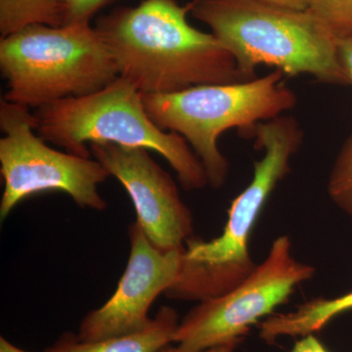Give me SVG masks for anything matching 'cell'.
Returning <instances> with one entry per match:
<instances>
[{
	"instance_id": "5b68a950",
	"label": "cell",
	"mask_w": 352,
	"mask_h": 352,
	"mask_svg": "<svg viewBox=\"0 0 352 352\" xmlns=\"http://www.w3.org/2000/svg\"><path fill=\"white\" fill-rule=\"evenodd\" d=\"M4 100L27 109L95 94L119 78L107 45L90 25H31L1 38Z\"/></svg>"
},
{
	"instance_id": "8fae6325",
	"label": "cell",
	"mask_w": 352,
	"mask_h": 352,
	"mask_svg": "<svg viewBox=\"0 0 352 352\" xmlns=\"http://www.w3.org/2000/svg\"><path fill=\"white\" fill-rule=\"evenodd\" d=\"M179 322L175 309L163 307L138 332L97 342H82L78 335L67 332L44 352H157L173 342Z\"/></svg>"
},
{
	"instance_id": "e0dca14e",
	"label": "cell",
	"mask_w": 352,
	"mask_h": 352,
	"mask_svg": "<svg viewBox=\"0 0 352 352\" xmlns=\"http://www.w3.org/2000/svg\"><path fill=\"white\" fill-rule=\"evenodd\" d=\"M337 45L340 64L352 85V36L338 38Z\"/></svg>"
},
{
	"instance_id": "44dd1931",
	"label": "cell",
	"mask_w": 352,
	"mask_h": 352,
	"mask_svg": "<svg viewBox=\"0 0 352 352\" xmlns=\"http://www.w3.org/2000/svg\"><path fill=\"white\" fill-rule=\"evenodd\" d=\"M0 352H29L23 351V349H19L16 346H14L13 344H11L10 342H8L6 339V338L1 337L0 338Z\"/></svg>"
},
{
	"instance_id": "277c9868",
	"label": "cell",
	"mask_w": 352,
	"mask_h": 352,
	"mask_svg": "<svg viewBox=\"0 0 352 352\" xmlns=\"http://www.w3.org/2000/svg\"><path fill=\"white\" fill-rule=\"evenodd\" d=\"M36 131L45 142L69 154L91 157V143H113L155 151L166 159L187 191L208 184L207 173L187 141L153 122L143 94L119 76L107 87L36 109Z\"/></svg>"
},
{
	"instance_id": "ffe728a7",
	"label": "cell",
	"mask_w": 352,
	"mask_h": 352,
	"mask_svg": "<svg viewBox=\"0 0 352 352\" xmlns=\"http://www.w3.org/2000/svg\"><path fill=\"white\" fill-rule=\"evenodd\" d=\"M266 3L286 7V8L296 9V10H307L309 0H259Z\"/></svg>"
},
{
	"instance_id": "d6986e66",
	"label": "cell",
	"mask_w": 352,
	"mask_h": 352,
	"mask_svg": "<svg viewBox=\"0 0 352 352\" xmlns=\"http://www.w3.org/2000/svg\"><path fill=\"white\" fill-rule=\"evenodd\" d=\"M240 344L241 342H228V344L212 347V349H205V351H190V349H184V347L180 346H173L168 344L157 352H235L236 349Z\"/></svg>"
},
{
	"instance_id": "9a60e30c",
	"label": "cell",
	"mask_w": 352,
	"mask_h": 352,
	"mask_svg": "<svg viewBox=\"0 0 352 352\" xmlns=\"http://www.w3.org/2000/svg\"><path fill=\"white\" fill-rule=\"evenodd\" d=\"M307 10L337 38L352 36V0H309Z\"/></svg>"
},
{
	"instance_id": "30bf717a",
	"label": "cell",
	"mask_w": 352,
	"mask_h": 352,
	"mask_svg": "<svg viewBox=\"0 0 352 352\" xmlns=\"http://www.w3.org/2000/svg\"><path fill=\"white\" fill-rule=\"evenodd\" d=\"M131 252L118 288L105 305L82 319L78 338L82 342L120 337L143 330L151 323L150 307L175 283L184 249L164 252L150 243L142 228L129 227Z\"/></svg>"
},
{
	"instance_id": "9c48e42d",
	"label": "cell",
	"mask_w": 352,
	"mask_h": 352,
	"mask_svg": "<svg viewBox=\"0 0 352 352\" xmlns=\"http://www.w3.org/2000/svg\"><path fill=\"white\" fill-rule=\"evenodd\" d=\"M92 157L117 178L135 208L136 222L159 251L182 250L193 237V215L175 180L143 148L91 143Z\"/></svg>"
},
{
	"instance_id": "6da1fadb",
	"label": "cell",
	"mask_w": 352,
	"mask_h": 352,
	"mask_svg": "<svg viewBox=\"0 0 352 352\" xmlns=\"http://www.w3.org/2000/svg\"><path fill=\"white\" fill-rule=\"evenodd\" d=\"M190 3L143 0L97 20L120 76L142 94H168L204 85L247 82L231 53L188 22Z\"/></svg>"
},
{
	"instance_id": "4fadbf2b",
	"label": "cell",
	"mask_w": 352,
	"mask_h": 352,
	"mask_svg": "<svg viewBox=\"0 0 352 352\" xmlns=\"http://www.w3.org/2000/svg\"><path fill=\"white\" fill-rule=\"evenodd\" d=\"M65 0H0V34L9 36L31 25L61 27Z\"/></svg>"
},
{
	"instance_id": "2e32d148",
	"label": "cell",
	"mask_w": 352,
	"mask_h": 352,
	"mask_svg": "<svg viewBox=\"0 0 352 352\" xmlns=\"http://www.w3.org/2000/svg\"><path fill=\"white\" fill-rule=\"evenodd\" d=\"M116 0H65L64 25H89L95 14Z\"/></svg>"
},
{
	"instance_id": "5bb4252c",
	"label": "cell",
	"mask_w": 352,
	"mask_h": 352,
	"mask_svg": "<svg viewBox=\"0 0 352 352\" xmlns=\"http://www.w3.org/2000/svg\"><path fill=\"white\" fill-rule=\"evenodd\" d=\"M328 193L333 203L352 219V135L342 146L333 164Z\"/></svg>"
},
{
	"instance_id": "8992f818",
	"label": "cell",
	"mask_w": 352,
	"mask_h": 352,
	"mask_svg": "<svg viewBox=\"0 0 352 352\" xmlns=\"http://www.w3.org/2000/svg\"><path fill=\"white\" fill-rule=\"evenodd\" d=\"M283 72L230 85H204L168 94H143L148 115L160 129L182 135L203 164L208 185L223 186L229 163L217 141L223 132L249 131L258 122L285 115L296 95Z\"/></svg>"
},
{
	"instance_id": "52a82bcc",
	"label": "cell",
	"mask_w": 352,
	"mask_h": 352,
	"mask_svg": "<svg viewBox=\"0 0 352 352\" xmlns=\"http://www.w3.org/2000/svg\"><path fill=\"white\" fill-rule=\"evenodd\" d=\"M38 120L30 109L1 99L0 171L4 189L0 219L4 220L25 199L41 192L62 191L80 208L102 210L107 201L98 187L110 177L94 157L58 151L36 134Z\"/></svg>"
},
{
	"instance_id": "7c38bea8",
	"label": "cell",
	"mask_w": 352,
	"mask_h": 352,
	"mask_svg": "<svg viewBox=\"0 0 352 352\" xmlns=\"http://www.w3.org/2000/svg\"><path fill=\"white\" fill-rule=\"evenodd\" d=\"M352 310V291L335 298H314L288 314H273L259 323V337L274 344L278 338L307 337L319 332L344 312Z\"/></svg>"
},
{
	"instance_id": "ba28073f",
	"label": "cell",
	"mask_w": 352,
	"mask_h": 352,
	"mask_svg": "<svg viewBox=\"0 0 352 352\" xmlns=\"http://www.w3.org/2000/svg\"><path fill=\"white\" fill-rule=\"evenodd\" d=\"M289 236L277 238L263 263L223 295L200 302L179 322L173 342L205 351L242 342L252 325L288 302L298 285L311 279V265L294 258Z\"/></svg>"
},
{
	"instance_id": "7a4b0ae2",
	"label": "cell",
	"mask_w": 352,
	"mask_h": 352,
	"mask_svg": "<svg viewBox=\"0 0 352 352\" xmlns=\"http://www.w3.org/2000/svg\"><path fill=\"white\" fill-rule=\"evenodd\" d=\"M190 13L210 28L241 73L256 78L261 65L284 75L351 85L340 64L338 38L316 16L259 0H192Z\"/></svg>"
},
{
	"instance_id": "ac0fdd59",
	"label": "cell",
	"mask_w": 352,
	"mask_h": 352,
	"mask_svg": "<svg viewBox=\"0 0 352 352\" xmlns=\"http://www.w3.org/2000/svg\"><path fill=\"white\" fill-rule=\"evenodd\" d=\"M291 352H330L323 346V344L314 335L302 337L296 342Z\"/></svg>"
},
{
	"instance_id": "3957f363",
	"label": "cell",
	"mask_w": 352,
	"mask_h": 352,
	"mask_svg": "<svg viewBox=\"0 0 352 352\" xmlns=\"http://www.w3.org/2000/svg\"><path fill=\"white\" fill-rule=\"evenodd\" d=\"M263 159L254 163L250 184L228 210L223 232L214 240L192 237L185 244L182 270L164 293L171 300L203 302L230 291L256 268L250 254L252 231L278 183L288 175L300 149L303 131L293 116L282 115L254 124L245 132Z\"/></svg>"
}]
</instances>
